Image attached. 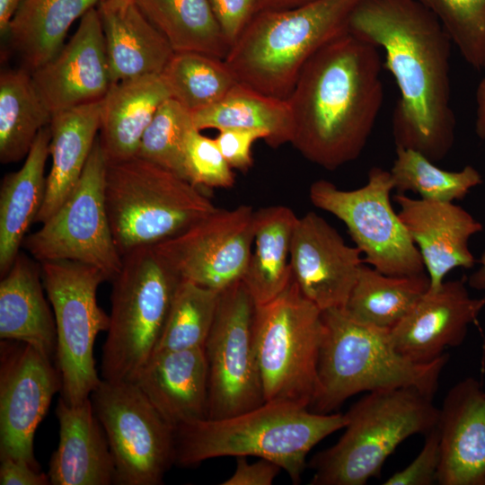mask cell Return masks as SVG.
<instances>
[{"label":"cell","mask_w":485,"mask_h":485,"mask_svg":"<svg viewBox=\"0 0 485 485\" xmlns=\"http://www.w3.org/2000/svg\"><path fill=\"white\" fill-rule=\"evenodd\" d=\"M348 31L384 51L383 65L400 92L392 119L395 147L443 160L454 146L456 122L452 41L440 22L419 0H361Z\"/></svg>","instance_id":"obj_1"},{"label":"cell","mask_w":485,"mask_h":485,"mask_svg":"<svg viewBox=\"0 0 485 485\" xmlns=\"http://www.w3.org/2000/svg\"><path fill=\"white\" fill-rule=\"evenodd\" d=\"M383 66L378 48L349 31L309 59L287 99L305 159L334 171L359 157L383 105Z\"/></svg>","instance_id":"obj_2"},{"label":"cell","mask_w":485,"mask_h":485,"mask_svg":"<svg viewBox=\"0 0 485 485\" xmlns=\"http://www.w3.org/2000/svg\"><path fill=\"white\" fill-rule=\"evenodd\" d=\"M345 414L317 413L285 401H268L228 418L204 419L175 428V463L191 466L222 456H257L278 464L299 484L306 456L346 426Z\"/></svg>","instance_id":"obj_3"},{"label":"cell","mask_w":485,"mask_h":485,"mask_svg":"<svg viewBox=\"0 0 485 485\" xmlns=\"http://www.w3.org/2000/svg\"><path fill=\"white\" fill-rule=\"evenodd\" d=\"M361 0H312L255 13L224 59L238 83L287 100L309 59L348 31Z\"/></svg>","instance_id":"obj_4"},{"label":"cell","mask_w":485,"mask_h":485,"mask_svg":"<svg viewBox=\"0 0 485 485\" xmlns=\"http://www.w3.org/2000/svg\"><path fill=\"white\" fill-rule=\"evenodd\" d=\"M322 317L316 390L309 410L332 413L357 393L399 387L433 397L447 354L430 363H415L397 350L390 330L358 322L344 308L322 311Z\"/></svg>","instance_id":"obj_5"},{"label":"cell","mask_w":485,"mask_h":485,"mask_svg":"<svg viewBox=\"0 0 485 485\" xmlns=\"http://www.w3.org/2000/svg\"><path fill=\"white\" fill-rule=\"evenodd\" d=\"M413 387L369 392L344 413L345 431L310 461L311 485H364L377 477L386 459L410 436L436 426L437 409Z\"/></svg>","instance_id":"obj_6"},{"label":"cell","mask_w":485,"mask_h":485,"mask_svg":"<svg viewBox=\"0 0 485 485\" xmlns=\"http://www.w3.org/2000/svg\"><path fill=\"white\" fill-rule=\"evenodd\" d=\"M104 192L121 256L170 240L216 209L198 187L138 156L108 161Z\"/></svg>","instance_id":"obj_7"},{"label":"cell","mask_w":485,"mask_h":485,"mask_svg":"<svg viewBox=\"0 0 485 485\" xmlns=\"http://www.w3.org/2000/svg\"><path fill=\"white\" fill-rule=\"evenodd\" d=\"M181 280L154 247L122 256L120 270L111 280L102 379L134 381L155 349Z\"/></svg>","instance_id":"obj_8"},{"label":"cell","mask_w":485,"mask_h":485,"mask_svg":"<svg viewBox=\"0 0 485 485\" xmlns=\"http://www.w3.org/2000/svg\"><path fill=\"white\" fill-rule=\"evenodd\" d=\"M324 328L322 311L293 278L276 298L256 305L254 340L265 401H285L309 409Z\"/></svg>","instance_id":"obj_9"},{"label":"cell","mask_w":485,"mask_h":485,"mask_svg":"<svg viewBox=\"0 0 485 485\" xmlns=\"http://www.w3.org/2000/svg\"><path fill=\"white\" fill-rule=\"evenodd\" d=\"M40 264L56 322L60 398L70 405L80 404L101 380L95 368L93 344L98 333L110 327V315L97 303L98 287L107 278L97 268L77 261Z\"/></svg>","instance_id":"obj_10"},{"label":"cell","mask_w":485,"mask_h":485,"mask_svg":"<svg viewBox=\"0 0 485 485\" xmlns=\"http://www.w3.org/2000/svg\"><path fill=\"white\" fill-rule=\"evenodd\" d=\"M107 155L99 136L84 172L68 197L22 247L39 263L71 260L97 268L112 280L122 265L105 200Z\"/></svg>","instance_id":"obj_11"},{"label":"cell","mask_w":485,"mask_h":485,"mask_svg":"<svg viewBox=\"0 0 485 485\" xmlns=\"http://www.w3.org/2000/svg\"><path fill=\"white\" fill-rule=\"evenodd\" d=\"M394 190L390 171L373 167L367 182L352 190L318 180L309 190L311 202L345 224L364 262L381 273L410 276L426 272L418 247L408 234L390 195Z\"/></svg>","instance_id":"obj_12"},{"label":"cell","mask_w":485,"mask_h":485,"mask_svg":"<svg viewBox=\"0 0 485 485\" xmlns=\"http://www.w3.org/2000/svg\"><path fill=\"white\" fill-rule=\"evenodd\" d=\"M91 401L115 465V484L159 485L175 463V428L129 381L101 379Z\"/></svg>","instance_id":"obj_13"},{"label":"cell","mask_w":485,"mask_h":485,"mask_svg":"<svg viewBox=\"0 0 485 485\" xmlns=\"http://www.w3.org/2000/svg\"><path fill=\"white\" fill-rule=\"evenodd\" d=\"M255 308L242 280L220 292L204 346L208 368L207 419L234 416L265 401L254 340Z\"/></svg>","instance_id":"obj_14"},{"label":"cell","mask_w":485,"mask_h":485,"mask_svg":"<svg viewBox=\"0 0 485 485\" xmlns=\"http://www.w3.org/2000/svg\"><path fill=\"white\" fill-rule=\"evenodd\" d=\"M254 231L255 211L251 207L216 208L181 234L154 248L181 279L222 291L242 279L252 251Z\"/></svg>","instance_id":"obj_15"},{"label":"cell","mask_w":485,"mask_h":485,"mask_svg":"<svg viewBox=\"0 0 485 485\" xmlns=\"http://www.w3.org/2000/svg\"><path fill=\"white\" fill-rule=\"evenodd\" d=\"M0 349V458L23 460L39 469L33 439L61 389L58 369L50 357L21 341L1 340Z\"/></svg>","instance_id":"obj_16"},{"label":"cell","mask_w":485,"mask_h":485,"mask_svg":"<svg viewBox=\"0 0 485 485\" xmlns=\"http://www.w3.org/2000/svg\"><path fill=\"white\" fill-rule=\"evenodd\" d=\"M323 217H298L290 246L292 277L302 294L322 311L345 307L364 263Z\"/></svg>","instance_id":"obj_17"},{"label":"cell","mask_w":485,"mask_h":485,"mask_svg":"<svg viewBox=\"0 0 485 485\" xmlns=\"http://www.w3.org/2000/svg\"><path fill=\"white\" fill-rule=\"evenodd\" d=\"M31 75L51 115L105 96L112 81L97 7L82 16L69 41Z\"/></svg>","instance_id":"obj_18"},{"label":"cell","mask_w":485,"mask_h":485,"mask_svg":"<svg viewBox=\"0 0 485 485\" xmlns=\"http://www.w3.org/2000/svg\"><path fill=\"white\" fill-rule=\"evenodd\" d=\"M484 307L485 295L472 297L464 279L445 280L437 289H428L390 330L391 339L410 360L433 362L446 348L463 342Z\"/></svg>","instance_id":"obj_19"},{"label":"cell","mask_w":485,"mask_h":485,"mask_svg":"<svg viewBox=\"0 0 485 485\" xmlns=\"http://www.w3.org/2000/svg\"><path fill=\"white\" fill-rule=\"evenodd\" d=\"M399 217L418 247L430 280L429 290L444 283L455 268H472L475 259L469 242L483 225L454 202L412 198L404 193L393 197Z\"/></svg>","instance_id":"obj_20"},{"label":"cell","mask_w":485,"mask_h":485,"mask_svg":"<svg viewBox=\"0 0 485 485\" xmlns=\"http://www.w3.org/2000/svg\"><path fill=\"white\" fill-rule=\"evenodd\" d=\"M441 462L437 483L485 485V390L467 377L446 393L436 426Z\"/></svg>","instance_id":"obj_21"},{"label":"cell","mask_w":485,"mask_h":485,"mask_svg":"<svg viewBox=\"0 0 485 485\" xmlns=\"http://www.w3.org/2000/svg\"><path fill=\"white\" fill-rule=\"evenodd\" d=\"M133 383L174 428L207 419L208 368L204 348L154 353Z\"/></svg>","instance_id":"obj_22"},{"label":"cell","mask_w":485,"mask_h":485,"mask_svg":"<svg viewBox=\"0 0 485 485\" xmlns=\"http://www.w3.org/2000/svg\"><path fill=\"white\" fill-rule=\"evenodd\" d=\"M59 442L48 475L52 485H109L115 481L110 445L88 398L76 405L58 400Z\"/></svg>","instance_id":"obj_23"},{"label":"cell","mask_w":485,"mask_h":485,"mask_svg":"<svg viewBox=\"0 0 485 485\" xmlns=\"http://www.w3.org/2000/svg\"><path fill=\"white\" fill-rule=\"evenodd\" d=\"M97 9L112 84L162 75L174 51L136 1L110 4L102 0Z\"/></svg>","instance_id":"obj_24"},{"label":"cell","mask_w":485,"mask_h":485,"mask_svg":"<svg viewBox=\"0 0 485 485\" xmlns=\"http://www.w3.org/2000/svg\"><path fill=\"white\" fill-rule=\"evenodd\" d=\"M20 252L0 281V338L29 344L51 357L55 317L44 295L40 264Z\"/></svg>","instance_id":"obj_25"},{"label":"cell","mask_w":485,"mask_h":485,"mask_svg":"<svg viewBox=\"0 0 485 485\" xmlns=\"http://www.w3.org/2000/svg\"><path fill=\"white\" fill-rule=\"evenodd\" d=\"M172 98L162 75L111 84L101 99L99 138L108 161L137 156L141 138L159 107Z\"/></svg>","instance_id":"obj_26"},{"label":"cell","mask_w":485,"mask_h":485,"mask_svg":"<svg viewBox=\"0 0 485 485\" xmlns=\"http://www.w3.org/2000/svg\"><path fill=\"white\" fill-rule=\"evenodd\" d=\"M50 128L36 137L22 166L7 173L0 186V276L13 266L22 247L27 231L43 206L49 156Z\"/></svg>","instance_id":"obj_27"},{"label":"cell","mask_w":485,"mask_h":485,"mask_svg":"<svg viewBox=\"0 0 485 485\" xmlns=\"http://www.w3.org/2000/svg\"><path fill=\"white\" fill-rule=\"evenodd\" d=\"M101 100L51 117L46 196L36 222L43 223L61 206L78 182L99 136Z\"/></svg>","instance_id":"obj_28"},{"label":"cell","mask_w":485,"mask_h":485,"mask_svg":"<svg viewBox=\"0 0 485 485\" xmlns=\"http://www.w3.org/2000/svg\"><path fill=\"white\" fill-rule=\"evenodd\" d=\"M297 216L286 206L255 211V248L242 281L256 305L279 295L292 280L290 246Z\"/></svg>","instance_id":"obj_29"},{"label":"cell","mask_w":485,"mask_h":485,"mask_svg":"<svg viewBox=\"0 0 485 485\" xmlns=\"http://www.w3.org/2000/svg\"><path fill=\"white\" fill-rule=\"evenodd\" d=\"M102 0H22L7 35L31 72L64 46L73 22Z\"/></svg>","instance_id":"obj_30"},{"label":"cell","mask_w":485,"mask_h":485,"mask_svg":"<svg viewBox=\"0 0 485 485\" xmlns=\"http://www.w3.org/2000/svg\"><path fill=\"white\" fill-rule=\"evenodd\" d=\"M196 128H245L262 131L277 148L291 143L293 121L287 100L274 98L238 83L213 105L192 112Z\"/></svg>","instance_id":"obj_31"},{"label":"cell","mask_w":485,"mask_h":485,"mask_svg":"<svg viewBox=\"0 0 485 485\" xmlns=\"http://www.w3.org/2000/svg\"><path fill=\"white\" fill-rule=\"evenodd\" d=\"M174 52H198L225 59L230 44L210 0H135Z\"/></svg>","instance_id":"obj_32"},{"label":"cell","mask_w":485,"mask_h":485,"mask_svg":"<svg viewBox=\"0 0 485 485\" xmlns=\"http://www.w3.org/2000/svg\"><path fill=\"white\" fill-rule=\"evenodd\" d=\"M428 273L391 276L371 266L360 267L344 310L353 319L391 330L428 290Z\"/></svg>","instance_id":"obj_33"},{"label":"cell","mask_w":485,"mask_h":485,"mask_svg":"<svg viewBox=\"0 0 485 485\" xmlns=\"http://www.w3.org/2000/svg\"><path fill=\"white\" fill-rule=\"evenodd\" d=\"M52 115L39 96L31 73L8 70L0 76V162L26 157L39 132Z\"/></svg>","instance_id":"obj_34"},{"label":"cell","mask_w":485,"mask_h":485,"mask_svg":"<svg viewBox=\"0 0 485 485\" xmlns=\"http://www.w3.org/2000/svg\"><path fill=\"white\" fill-rule=\"evenodd\" d=\"M172 98L191 113L213 105L238 84L224 59L174 52L162 73Z\"/></svg>","instance_id":"obj_35"},{"label":"cell","mask_w":485,"mask_h":485,"mask_svg":"<svg viewBox=\"0 0 485 485\" xmlns=\"http://www.w3.org/2000/svg\"><path fill=\"white\" fill-rule=\"evenodd\" d=\"M395 153L390 173L398 193L411 191L424 199L454 202L482 183L481 173L471 165L447 171L416 150L395 147Z\"/></svg>","instance_id":"obj_36"},{"label":"cell","mask_w":485,"mask_h":485,"mask_svg":"<svg viewBox=\"0 0 485 485\" xmlns=\"http://www.w3.org/2000/svg\"><path fill=\"white\" fill-rule=\"evenodd\" d=\"M220 292L181 279L154 353L204 348Z\"/></svg>","instance_id":"obj_37"},{"label":"cell","mask_w":485,"mask_h":485,"mask_svg":"<svg viewBox=\"0 0 485 485\" xmlns=\"http://www.w3.org/2000/svg\"><path fill=\"white\" fill-rule=\"evenodd\" d=\"M195 128L192 113L175 99L169 98L146 128L137 156L187 180L185 148L188 137Z\"/></svg>","instance_id":"obj_38"},{"label":"cell","mask_w":485,"mask_h":485,"mask_svg":"<svg viewBox=\"0 0 485 485\" xmlns=\"http://www.w3.org/2000/svg\"><path fill=\"white\" fill-rule=\"evenodd\" d=\"M437 19L464 61L485 69V0H419Z\"/></svg>","instance_id":"obj_39"},{"label":"cell","mask_w":485,"mask_h":485,"mask_svg":"<svg viewBox=\"0 0 485 485\" xmlns=\"http://www.w3.org/2000/svg\"><path fill=\"white\" fill-rule=\"evenodd\" d=\"M186 178L196 187L231 188L235 182L232 168L221 154L215 138L193 128L185 148Z\"/></svg>","instance_id":"obj_40"},{"label":"cell","mask_w":485,"mask_h":485,"mask_svg":"<svg viewBox=\"0 0 485 485\" xmlns=\"http://www.w3.org/2000/svg\"><path fill=\"white\" fill-rule=\"evenodd\" d=\"M440 462V440L435 427L425 435L424 445L417 457L404 469L390 476L383 484L432 485L437 482Z\"/></svg>","instance_id":"obj_41"},{"label":"cell","mask_w":485,"mask_h":485,"mask_svg":"<svg viewBox=\"0 0 485 485\" xmlns=\"http://www.w3.org/2000/svg\"><path fill=\"white\" fill-rule=\"evenodd\" d=\"M263 138L262 131L245 128H227L219 130L215 138L224 158L232 169L247 171L253 163L252 144Z\"/></svg>","instance_id":"obj_42"},{"label":"cell","mask_w":485,"mask_h":485,"mask_svg":"<svg viewBox=\"0 0 485 485\" xmlns=\"http://www.w3.org/2000/svg\"><path fill=\"white\" fill-rule=\"evenodd\" d=\"M210 3L219 26L232 47L258 12L260 0H210Z\"/></svg>","instance_id":"obj_43"},{"label":"cell","mask_w":485,"mask_h":485,"mask_svg":"<svg viewBox=\"0 0 485 485\" xmlns=\"http://www.w3.org/2000/svg\"><path fill=\"white\" fill-rule=\"evenodd\" d=\"M246 457L236 456L235 471L222 485H271L282 470L272 461L260 458L259 461L250 463Z\"/></svg>","instance_id":"obj_44"},{"label":"cell","mask_w":485,"mask_h":485,"mask_svg":"<svg viewBox=\"0 0 485 485\" xmlns=\"http://www.w3.org/2000/svg\"><path fill=\"white\" fill-rule=\"evenodd\" d=\"M1 485H48V474L40 472L29 463L12 457L0 458Z\"/></svg>","instance_id":"obj_45"},{"label":"cell","mask_w":485,"mask_h":485,"mask_svg":"<svg viewBox=\"0 0 485 485\" xmlns=\"http://www.w3.org/2000/svg\"><path fill=\"white\" fill-rule=\"evenodd\" d=\"M475 102V132L479 138L485 142V76L481 78L476 88Z\"/></svg>","instance_id":"obj_46"},{"label":"cell","mask_w":485,"mask_h":485,"mask_svg":"<svg viewBox=\"0 0 485 485\" xmlns=\"http://www.w3.org/2000/svg\"><path fill=\"white\" fill-rule=\"evenodd\" d=\"M22 0H0V32L6 37L13 17Z\"/></svg>","instance_id":"obj_47"},{"label":"cell","mask_w":485,"mask_h":485,"mask_svg":"<svg viewBox=\"0 0 485 485\" xmlns=\"http://www.w3.org/2000/svg\"><path fill=\"white\" fill-rule=\"evenodd\" d=\"M309 1L312 0H260L258 12L266 10L288 9Z\"/></svg>","instance_id":"obj_48"},{"label":"cell","mask_w":485,"mask_h":485,"mask_svg":"<svg viewBox=\"0 0 485 485\" xmlns=\"http://www.w3.org/2000/svg\"><path fill=\"white\" fill-rule=\"evenodd\" d=\"M468 285L476 290L485 291V250L481 256L479 268L468 278Z\"/></svg>","instance_id":"obj_49"},{"label":"cell","mask_w":485,"mask_h":485,"mask_svg":"<svg viewBox=\"0 0 485 485\" xmlns=\"http://www.w3.org/2000/svg\"><path fill=\"white\" fill-rule=\"evenodd\" d=\"M104 1L110 4H124V3H128L133 0H104Z\"/></svg>","instance_id":"obj_50"}]
</instances>
